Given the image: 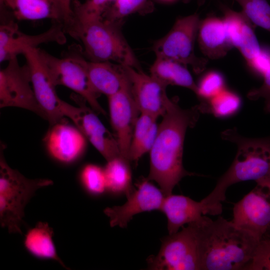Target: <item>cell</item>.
<instances>
[{
	"mask_svg": "<svg viewBox=\"0 0 270 270\" xmlns=\"http://www.w3.org/2000/svg\"><path fill=\"white\" fill-rule=\"evenodd\" d=\"M201 112L200 104L183 109L168 96L166 98L165 112L149 152L150 169L146 178L158 183L165 196L172 194L184 176L194 174L184 168V144L187 129L195 125Z\"/></svg>",
	"mask_w": 270,
	"mask_h": 270,
	"instance_id": "6da1fadb",
	"label": "cell"
},
{
	"mask_svg": "<svg viewBox=\"0 0 270 270\" xmlns=\"http://www.w3.org/2000/svg\"><path fill=\"white\" fill-rule=\"evenodd\" d=\"M66 34L80 42L84 57L93 62H110L141 70L122 30V24L86 11L81 2H72V13L62 24Z\"/></svg>",
	"mask_w": 270,
	"mask_h": 270,
	"instance_id": "7a4b0ae2",
	"label": "cell"
},
{
	"mask_svg": "<svg viewBox=\"0 0 270 270\" xmlns=\"http://www.w3.org/2000/svg\"><path fill=\"white\" fill-rule=\"evenodd\" d=\"M199 246L201 270H244L258 242L222 216L202 215L192 222Z\"/></svg>",
	"mask_w": 270,
	"mask_h": 270,
	"instance_id": "3957f363",
	"label": "cell"
},
{
	"mask_svg": "<svg viewBox=\"0 0 270 270\" xmlns=\"http://www.w3.org/2000/svg\"><path fill=\"white\" fill-rule=\"evenodd\" d=\"M223 140L234 143L235 158L227 171L218 180L210 193L202 199L205 214L216 216L222 212L228 188L237 182L254 180L270 185V136L248 138L240 135L235 128L221 133Z\"/></svg>",
	"mask_w": 270,
	"mask_h": 270,
	"instance_id": "277c9868",
	"label": "cell"
},
{
	"mask_svg": "<svg viewBox=\"0 0 270 270\" xmlns=\"http://www.w3.org/2000/svg\"><path fill=\"white\" fill-rule=\"evenodd\" d=\"M1 144L0 156V222L10 233L21 234L24 209L38 189L52 185L50 180L29 179L11 168L3 154Z\"/></svg>",
	"mask_w": 270,
	"mask_h": 270,
	"instance_id": "5b68a950",
	"label": "cell"
},
{
	"mask_svg": "<svg viewBox=\"0 0 270 270\" xmlns=\"http://www.w3.org/2000/svg\"><path fill=\"white\" fill-rule=\"evenodd\" d=\"M200 21L197 14L177 18L170 30L154 42L152 49L156 58L190 66L197 74L202 72L208 60L198 56L194 49Z\"/></svg>",
	"mask_w": 270,
	"mask_h": 270,
	"instance_id": "8992f818",
	"label": "cell"
},
{
	"mask_svg": "<svg viewBox=\"0 0 270 270\" xmlns=\"http://www.w3.org/2000/svg\"><path fill=\"white\" fill-rule=\"evenodd\" d=\"M154 270H201L198 242L192 222L162 240L158 254L147 259Z\"/></svg>",
	"mask_w": 270,
	"mask_h": 270,
	"instance_id": "52a82bcc",
	"label": "cell"
},
{
	"mask_svg": "<svg viewBox=\"0 0 270 270\" xmlns=\"http://www.w3.org/2000/svg\"><path fill=\"white\" fill-rule=\"evenodd\" d=\"M38 52L56 86H63L69 88L84 98L94 111L106 114L98 100V94L92 90L86 72L72 45L62 58L54 56L40 48Z\"/></svg>",
	"mask_w": 270,
	"mask_h": 270,
	"instance_id": "ba28073f",
	"label": "cell"
},
{
	"mask_svg": "<svg viewBox=\"0 0 270 270\" xmlns=\"http://www.w3.org/2000/svg\"><path fill=\"white\" fill-rule=\"evenodd\" d=\"M70 97L78 106L60 100V108L64 116L73 122L86 138L107 162L121 156L116 136L104 126L94 111L86 106V100L76 93L72 94Z\"/></svg>",
	"mask_w": 270,
	"mask_h": 270,
	"instance_id": "9c48e42d",
	"label": "cell"
},
{
	"mask_svg": "<svg viewBox=\"0 0 270 270\" xmlns=\"http://www.w3.org/2000/svg\"><path fill=\"white\" fill-rule=\"evenodd\" d=\"M231 221L258 242L270 238V185L256 184L234 204Z\"/></svg>",
	"mask_w": 270,
	"mask_h": 270,
	"instance_id": "30bf717a",
	"label": "cell"
},
{
	"mask_svg": "<svg viewBox=\"0 0 270 270\" xmlns=\"http://www.w3.org/2000/svg\"><path fill=\"white\" fill-rule=\"evenodd\" d=\"M0 70V107H16L32 111L45 119L34 93L28 65L21 66L18 56L8 61Z\"/></svg>",
	"mask_w": 270,
	"mask_h": 270,
	"instance_id": "8fae6325",
	"label": "cell"
},
{
	"mask_svg": "<svg viewBox=\"0 0 270 270\" xmlns=\"http://www.w3.org/2000/svg\"><path fill=\"white\" fill-rule=\"evenodd\" d=\"M62 24L52 22L46 31L37 34H28L18 28L16 21L12 18L0 19V62L8 61L22 54L28 49L37 48L42 44L55 42L60 44L66 42Z\"/></svg>",
	"mask_w": 270,
	"mask_h": 270,
	"instance_id": "7c38bea8",
	"label": "cell"
},
{
	"mask_svg": "<svg viewBox=\"0 0 270 270\" xmlns=\"http://www.w3.org/2000/svg\"><path fill=\"white\" fill-rule=\"evenodd\" d=\"M108 98L111 125L118 142L120 156L130 162V145L140 112L134 99L127 76L122 88Z\"/></svg>",
	"mask_w": 270,
	"mask_h": 270,
	"instance_id": "4fadbf2b",
	"label": "cell"
},
{
	"mask_svg": "<svg viewBox=\"0 0 270 270\" xmlns=\"http://www.w3.org/2000/svg\"><path fill=\"white\" fill-rule=\"evenodd\" d=\"M38 48L28 49L22 54L30 70L36 98L46 115V120L52 126L66 120L60 108L61 99L56 94V86L40 58Z\"/></svg>",
	"mask_w": 270,
	"mask_h": 270,
	"instance_id": "5bb4252c",
	"label": "cell"
},
{
	"mask_svg": "<svg viewBox=\"0 0 270 270\" xmlns=\"http://www.w3.org/2000/svg\"><path fill=\"white\" fill-rule=\"evenodd\" d=\"M136 186V188H132L126 194L127 200L124 204L104 210V213L110 218V226L125 228L134 215L160 210L165 196L160 188L147 179Z\"/></svg>",
	"mask_w": 270,
	"mask_h": 270,
	"instance_id": "9a60e30c",
	"label": "cell"
},
{
	"mask_svg": "<svg viewBox=\"0 0 270 270\" xmlns=\"http://www.w3.org/2000/svg\"><path fill=\"white\" fill-rule=\"evenodd\" d=\"M128 79L134 99L140 113L157 118L165 112L166 87L142 70L122 66Z\"/></svg>",
	"mask_w": 270,
	"mask_h": 270,
	"instance_id": "2e32d148",
	"label": "cell"
},
{
	"mask_svg": "<svg viewBox=\"0 0 270 270\" xmlns=\"http://www.w3.org/2000/svg\"><path fill=\"white\" fill-rule=\"evenodd\" d=\"M76 55L84 68L92 90L98 95L108 97L122 87L126 75L122 65L110 62H93L86 59L80 45L72 44Z\"/></svg>",
	"mask_w": 270,
	"mask_h": 270,
	"instance_id": "e0dca14e",
	"label": "cell"
},
{
	"mask_svg": "<svg viewBox=\"0 0 270 270\" xmlns=\"http://www.w3.org/2000/svg\"><path fill=\"white\" fill-rule=\"evenodd\" d=\"M0 4L16 21L50 19L63 24L71 14L61 0H0Z\"/></svg>",
	"mask_w": 270,
	"mask_h": 270,
	"instance_id": "ac0fdd59",
	"label": "cell"
},
{
	"mask_svg": "<svg viewBox=\"0 0 270 270\" xmlns=\"http://www.w3.org/2000/svg\"><path fill=\"white\" fill-rule=\"evenodd\" d=\"M86 140L77 128L65 121L51 126L44 142L54 158L62 162H70L84 152Z\"/></svg>",
	"mask_w": 270,
	"mask_h": 270,
	"instance_id": "d6986e66",
	"label": "cell"
},
{
	"mask_svg": "<svg viewBox=\"0 0 270 270\" xmlns=\"http://www.w3.org/2000/svg\"><path fill=\"white\" fill-rule=\"evenodd\" d=\"M223 20L234 46L241 53L252 68L263 52L256 36L253 24L242 10L224 8Z\"/></svg>",
	"mask_w": 270,
	"mask_h": 270,
	"instance_id": "ffe728a7",
	"label": "cell"
},
{
	"mask_svg": "<svg viewBox=\"0 0 270 270\" xmlns=\"http://www.w3.org/2000/svg\"><path fill=\"white\" fill-rule=\"evenodd\" d=\"M197 38L201 51L210 59L222 58L234 48L223 18L212 16L200 20Z\"/></svg>",
	"mask_w": 270,
	"mask_h": 270,
	"instance_id": "44dd1931",
	"label": "cell"
},
{
	"mask_svg": "<svg viewBox=\"0 0 270 270\" xmlns=\"http://www.w3.org/2000/svg\"><path fill=\"white\" fill-rule=\"evenodd\" d=\"M160 210L167 218L169 234L176 232L185 224L194 222L204 215L201 201L172 194L164 196Z\"/></svg>",
	"mask_w": 270,
	"mask_h": 270,
	"instance_id": "7402d4cb",
	"label": "cell"
},
{
	"mask_svg": "<svg viewBox=\"0 0 270 270\" xmlns=\"http://www.w3.org/2000/svg\"><path fill=\"white\" fill-rule=\"evenodd\" d=\"M150 75L166 88L168 85L188 88L196 94L197 84L186 68L179 62L163 58H156L150 68Z\"/></svg>",
	"mask_w": 270,
	"mask_h": 270,
	"instance_id": "603a6c76",
	"label": "cell"
},
{
	"mask_svg": "<svg viewBox=\"0 0 270 270\" xmlns=\"http://www.w3.org/2000/svg\"><path fill=\"white\" fill-rule=\"evenodd\" d=\"M158 118L146 113H140L135 124L130 145L128 159L137 162L150 151L156 136Z\"/></svg>",
	"mask_w": 270,
	"mask_h": 270,
	"instance_id": "cb8c5ba5",
	"label": "cell"
},
{
	"mask_svg": "<svg viewBox=\"0 0 270 270\" xmlns=\"http://www.w3.org/2000/svg\"><path fill=\"white\" fill-rule=\"evenodd\" d=\"M52 229L46 222H39L26 236L24 245L34 255L53 259L64 268L66 266L58 256L52 241Z\"/></svg>",
	"mask_w": 270,
	"mask_h": 270,
	"instance_id": "d4e9b609",
	"label": "cell"
},
{
	"mask_svg": "<svg viewBox=\"0 0 270 270\" xmlns=\"http://www.w3.org/2000/svg\"><path fill=\"white\" fill-rule=\"evenodd\" d=\"M129 163L122 156L107 162L104 168L106 186L112 194L126 195L132 189Z\"/></svg>",
	"mask_w": 270,
	"mask_h": 270,
	"instance_id": "484cf974",
	"label": "cell"
},
{
	"mask_svg": "<svg viewBox=\"0 0 270 270\" xmlns=\"http://www.w3.org/2000/svg\"><path fill=\"white\" fill-rule=\"evenodd\" d=\"M154 10L150 0H115L107 7L102 16L110 20L122 24L123 19L131 14H148Z\"/></svg>",
	"mask_w": 270,
	"mask_h": 270,
	"instance_id": "4316f807",
	"label": "cell"
},
{
	"mask_svg": "<svg viewBox=\"0 0 270 270\" xmlns=\"http://www.w3.org/2000/svg\"><path fill=\"white\" fill-rule=\"evenodd\" d=\"M206 112H210L214 116L223 118L235 114L240 109L241 100L236 93L224 90L206 102H202Z\"/></svg>",
	"mask_w": 270,
	"mask_h": 270,
	"instance_id": "83f0119b",
	"label": "cell"
},
{
	"mask_svg": "<svg viewBox=\"0 0 270 270\" xmlns=\"http://www.w3.org/2000/svg\"><path fill=\"white\" fill-rule=\"evenodd\" d=\"M252 23L270 32V4L266 0H234Z\"/></svg>",
	"mask_w": 270,
	"mask_h": 270,
	"instance_id": "f1b7e54d",
	"label": "cell"
},
{
	"mask_svg": "<svg viewBox=\"0 0 270 270\" xmlns=\"http://www.w3.org/2000/svg\"><path fill=\"white\" fill-rule=\"evenodd\" d=\"M197 86L196 95L205 102L225 89L224 78L217 72H209L203 76Z\"/></svg>",
	"mask_w": 270,
	"mask_h": 270,
	"instance_id": "f546056e",
	"label": "cell"
},
{
	"mask_svg": "<svg viewBox=\"0 0 270 270\" xmlns=\"http://www.w3.org/2000/svg\"><path fill=\"white\" fill-rule=\"evenodd\" d=\"M80 176L83 184L90 193L100 194L106 190L104 168L88 164L82 168Z\"/></svg>",
	"mask_w": 270,
	"mask_h": 270,
	"instance_id": "4dcf8cb0",
	"label": "cell"
},
{
	"mask_svg": "<svg viewBox=\"0 0 270 270\" xmlns=\"http://www.w3.org/2000/svg\"><path fill=\"white\" fill-rule=\"evenodd\" d=\"M244 270H270V238L260 240Z\"/></svg>",
	"mask_w": 270,
	"mask_h": 270,
	"instance_id": "1f68e13d",
	"label": "cell"
},
{
	"mask_svg": "<svg viewBox=\"0 0 270 270\" xmlns=\"http://www.w3.org/2000/svg\"><path fill=\"white\" fill-rule=\"evenodd\" d=\"M263 83L258 88L250 90L247 94L248 99L252 100L262 98L264 100V110L270 113V64L262 74Z\"/></svg>",
	"mask_w": 270,
	"mask_h": 270,
	"instance_id": "d6a6232c",
	"label": "cell"
},
{
	"mask_svg": "<svg viewBox=\"0 0 270 270\" xmlns=\"http://www.w3.org/2000/svg\"><path fill=\"white\" fill-rule=\"evenodd\" d=\"M115 0H87L84 2L82 3L83 8L88 12L102 15L104 12L109 6L110 2Z\"/></svg>",
	"mask_w": 270,
	"mask_h": 270,
	"instance_id": "836d02e7",
	"label": "cell"
},
{
	"mask_svg": "<svg viewBox=\"0 0 270 270\" xmlns=\"http://www.w3.org/2000/svg\"><path fill=\"white\" fill-rule=\"evenodd\" d=\"M66 8L70 12H72V2L71 0H61Z\"/></svg>",
	"mask_w": 270,
	"mask_h": 270,
	"instance_id": "e575fe53",
	"label": "cell"
},
{
	"mask_svg": "<svg viewBox=\"0 0 270 270\" xmlns=\"http://www.w3.org/2000/svg\"><path fill=\"white\" fill-rule=\"evenodd\" d=\"M160 2H174L176 0H158Z\"/></svg>",
	"mask_w": 270,
	"mask_h": 270,
	"instance_id": "d590c367",
	"label": "cell"
},
{
	"mask_svg": "<svg viewBox=\"0 0 270 270\" xmlns=\"http://www.w3.org/2000/svg\"><path fill=\"white\" fill-rule=\"evenodd\" d=\"M204 0H197L198 2H199V3L203 2Z\"/></svg>",
	"mask_w": 270,
	"mask_h": 270,
	"instance_id": "8d00e7d4",
	"label": "cell"
}]
</instances>
